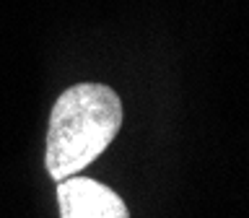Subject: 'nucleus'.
Returning a JSON list of instances; mask_svg holds the SVG:
<instances>
[{"label":"nucleus","instance_id":"f03ea898","mask_svg":"<svg viewBox=\"0 0 249 218\" xmlns=\"http://www.w3.org/2000/svg\"><path fill=\"white\" fill-rule=\"evenodd\" d=\"M60 218H130L124 200L107 184L89 177H68L57 182Z\"/></svg>","mask_w":249,"mask_h":218},{"label":"nucleus","instance_id":"f257e3e1","mask_svg":"<svg viewBox=\"0 0 249 218\" xmlns=\"http://www.w3.org/2000/svg\"><path fill=\"white\" fill-rule=\"evenodd\" d=\"M122 127V101L104 83H78L57 96L47 127L44 166L54 182L96 161Z\"/></svg>","mask_w":249,"mask_h":218}]
</instances>
